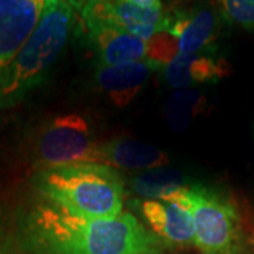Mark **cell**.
<instances>
[{"mask_svg": "<svg viewBox=\"0 0 254 254\" xmlns=\"http://www.w3.org/2000/svg\"><path fill=\"white\" fill-rule=\"evenodd\" d=\"M14 235L26 254H163L164 243L128 213L86 219L36 198L20 206Z\"/></svg>", "mask_w": 254, "mask_h": 254, "instance_id": "1", "label": "cell"}, {"mask_svg": "<svg viewBox=\"0 0 254 254\" xmlns=\"http://www.w3.org/2000/svg\"><path fill=\"white\" fill-rule=\"evenodd\" d=\"M31 187L41 199L86 219H113L123 213L126 181L106 164L82 163L38 170Z\"/></svg>", "mask_w": 254, "mask_h": 254, "instance_id": "2", "label": "cell"}, {"mask_svg": "<svg viewBox=\"0 0 254 254\" xmlns=\"http://www.w3.org/2000/svg\"><path fill=\"white\" fill-rule=\"evenodd\" d=\"M73 9L66 0H53L37 27L0 73V112L18 106L44 83L68 43Z\"/></svg>", "mask_w": 254, "mask_h": 254, "instance_id": "3", "label": "cell"}, {"mask_svg": "<svg viewBox=\"0 0 254 254\" xmlns=\"http://www.w3.org/2000/svg\"><path fill=\"white\" fill-rule=\"evenodd\" d=\"M171 202L190 210L200 254H245L246 236L236 205L220 190L190 184Z\"/></svg>", "mask_w": 254, "mask_h": 254, "instance_id": "4", "label": "cell"}, {"mask_svg": "<svg viewBox=\"0 0 254 254\" xmlns=\"http://www.w3.org/2000/svg\"><path fill=\"white\" fill-rule=\"evenodd\" d=\"M31 154L36 171L72 164H99L100 141L95 138L86 119L75 113L61 115L38 128Z\"/></svg>", "mask_w": 254, "mask_h": 254, "instance_id": "5", "label": "cell"}, {"mask_svg": "<svg viewBox=\"0 0 254 254\" xmlns=\"http://www.w3.org/2000/svg\"><path fill=\"white\" fill-rule=\"evenodd\" d=\"M219 10L208 3H198L190 9L164 11L160 31L178 41V54L188 55L213 48L220 26Z\"/></svg>", "mask_w": 254, "mask_h": 254, "instance_id": "6", "label": "cell"}, {"mask_svg": "<svg viewBox=\"0 0 254 254\" xmlns=\"http://www.w3.org/2000/svg\"><path fill=\"white\" fill-rule=\"evenodd\" d=\"M79 14L86 28L89 46L98 58V65H119L140 61L147 57V41L131 36L91 11L82 10Z\"/></svg>", "mask_w": 254, "mask_h": 254, "instance_id": "7", "label": "cell"}, {"mask_svg": "<svg viewBox=\"0 0 254 254\" xmlns=\"http://www.w3.org/2000/svg\"><path fill=\"white\" fill-rule=\"evenodd\" d=\"M53 0H0V73L37 27Z\"/></svg>", "mask_w": 254, "mask_h": 254, "instance_id": "8", "label": "cell"}, {"mask_svg": "<svg viewBox=\"0 0 254 254\" xmlns=\"http://www.w3.org/2000/svg\"><path fill=\"white\" fill-rule=\"evenodd\" d=\"M131 205L138 210L150 230L164 245H193L195 230L190 210L171 200L134 199Z\"/></svg>", "mask_w": 254, "mask_h": 254, "instance_id": "9", "label": "cell"}, {"mask_svg": "<svg viewBox=\"0 0 254 254\" xmlns=\"http://www.w3.org/2000/svg\"><path fill=\"white\" fill-rule=\"evenodd\" d=\"M155 69H163V66L144 58L119 65H98L93 78L115 106L126 108L136 99Z\"/></svg>", "mask_w": 254, "mask_h": 254, "instance_id": "10", "label": "cell"}, {"mask_svg": "<svg viewBox=\"0 0 254 254\" xmlns=\"http://www.w3.org/2000/svg\"><path fill=\"white\" fill-rule=\"evenodd\" d=\"M76 10L91 11L144 41L160 31L164 18L163 6L143 9L123 0H86Z\"/></svg>", "mask_w": 254, "mask_h": 254, "instance_id": "11", "label": "cell"}, {"mask_svg": "<svg viewBox=\"0 0 254 254\" xmlns=\"http://www.w3.org/2000/svg\"><path fill=\"white\" fill-rule=\"evenodd\" d=\"M227 63L213 53V48L195 54H178L164 65L165 82L174 89H190L195 85L213 83L226 76Z\"/></svg>", "mask_w": 254, "mask_h": 254, "instance_id": "12", "label": "cell"}, {"mask_svg": "<svg viewBox=\"0 0 254 254\" xmlns=\"http://www.w3.org/2000/svg\"><path fill=\"white\" fill-rule=\"evenodd\" d=\"M99 164H106L118 171L143 173L167 167L170 157L153 144L136 138L118 137L100 143Z\"/></svg>", "mask_w": 254, "mask_h": 254, "instance_id": "13", "label": "cell"}, {"mask_svg": "<svg viewBox=\"0 0 254 254\" xmlns=\"http://www.w3.org/2000/svg\"><path fill=\"white\" fill-rule=\"evenodd\" d=\"M185 175L173 168H154L137 173L126 181V190L140 199L173 200L190 187Z\"/></svg>", "mask_w": 254, "mask_h": 254, "instance_id": "14", "label": "cell"}, {"mask_svg": "<svg viewBox=\"0 0 254 254\" xmlns=\"http://www.w3.org/2000/svg\"><path fill=\"white\" fill-rule=\"evenodd\" d=\"M206 105L205 96L195 89H175L165 102V118L174 131L187 130Z\"/></svg>", "mask_w": 254, "mask_h": 254, "instance_id": "15", "label": "cell"}, {"mask_svg": "<svg viewBox=\"0 0 254 254\" xmlns=\"http://www.w3.org/2000/svg\"><path fill=\"white\" fill-rule=\"evenodd\" d=\"M222 20L245 30H254V0H218Z\"/></svg>", "mask_w": 254, "mask_h": 254, "instance_id": "16", "label": "cell"}, {"mask_svg": "<svg viewBox=\"0 0 254 254\" xmlns=\"http://www.w3.org/2000/svg\"><path fill=\"white\" fill-rule=\"evenodd\" d=\"M178 55V41L165 31H158L147 41V60L164 66Z\"/></svg>", "mask_w": 254, "mask_h": 254, "instance_id": "17", "label": "cell"}, {"mask_svg": "<svg viewBox=\"0 0 254 254\" xmlns=\"http://www.w3.org/2000/svg\"><path fill=\"white\" fill-rule=\"evenodd\" d=\"M0 254H11V240L6 219L0 210Z\"/></svg>", "mask_w": 254, "mask_h": 254, "instance_id": "18", "label": "cell"}, {"mask_svg": "<svg viewBox=\"0 0 254 254\" xmlns=\"http://www.w3.org/2000/svg\"><path fill=\"white\" fill-rule=\"evenodd\" d=\"M123 1L133 3V4H136L138 7H143V9H151V7L163 6L161 0H123Z\"/></svg>", "mask_w": 254, "mask_h": 254, "instance_id": "19", "label": "cell"}]
</instances>
